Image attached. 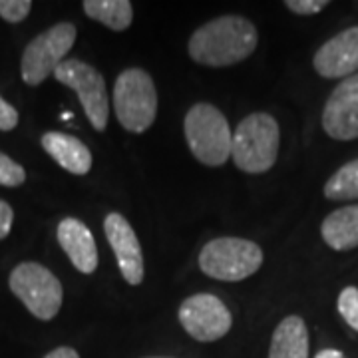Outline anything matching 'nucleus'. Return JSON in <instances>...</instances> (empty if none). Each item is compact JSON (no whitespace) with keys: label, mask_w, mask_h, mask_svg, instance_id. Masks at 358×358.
Wrapping results in <instances>:
<instances>
[{"label":"nucleus","mask_w":358,"mask_h":358,"mask_svg":"<svg viewBox=\"0 0 358 358\" xmlns=\"http://www.w3.org/2000/svg\"><path fill=\"white\" fill-rule=\"evenodd\" d=\"M257 44L255 24L243 16L227 14L199 26L189 38L187 50L197 64L225 68L247 60Z\"/></svg>","instance_id":"f257e3e1"},{"label":"nucleus","mask_w":358,"mask_h":358,"mask_svg":"<svg viewBox=\"0 0 358 358\" xmlns=\"http://www.w3.org/2000/svg\"><path fill=\"white\" fill-rule=\"evenodd\" d=\"M281 145V129L273 115L257 114L241 120L233 134L231 157L245 173H265L275 166Z\"/></svg>","instance_id":"f03ea898"},{"label":"nucleus","mask_w":358,"mask_h":358,"mask_svg":"<svg viewBox=\"0 0 358 358\" xmlns=\"http://www.w3.org/2000/svg\"><path fill=\"white\" fill-rule=\"evenodd\" d=\"M185 141L203 166L219 167L231 157V134L227 117L211 103H195L183 120Z\"/></svg>","instance_id":"7ed1b4c3"},{"label":"nucleus","mask_w":358,"mask_h":358,"mask_svg":"<svg viewBox=\"0 0 358 358\" xmlns=\"http://www.w3.org/2000/svg\"><path fill=\"white\" fill-rule=\"evenodd\" d=\"M114 112L122 128L131 134H143L152 128L157 114L154 78L141 68L124 70L114 84Z\"/></svg>","instance_id":"20e7f679"},{"label":"nucleus","mask_w":358,"mask_h":358,"mask_svg":"<svg viewBox=\"0 0 358 358\" xmlns=\"http://www.w3.org/2000/svg\"><path fill=\"white\" fill-rule=\"evenodd\" d=\"M263 265V251L253 241L241 237H219L199 253V268L217 281H243Z\"/></svg>","instance_id":"39448f33"},{"label":"nucleus","mask_w":358,"mask_h":358,"mask_svg":"<svg viewBox=\"0 0 358 358\" xmlns=\"http://www.w3.org/2000/svg\"><path fill=\"white\" fill-rule=\"evenodd\" d=\"M10 291H13L36 319L52 320L62 307L64 291L62 282L40 263L26 261L13 268L10 273Z\"/></svg>","instance_id":"423d86ee"},{"label":"nucleus","mask_w":358,"mask_h":358,"mask_svg":"<svg viewBox=\"0 0 358 358\" xmlns=\"http://www.w3.org/2000/svg\"><path fill=\"white\" fill-rule=\"evenodd\" d=\"M76 42V26L70 22L50 26L46 32L28 42L20 62V74L28 86H40L64 62Z\"/></svg>","instance_id":"0eeeda50"},{"label":"nucleus","mask_w":358,"mask_h":358,"mask_svg":"<svg viewBox=\"0 0 358 358\" xmlns=\"http://www.w3.org/2000/svg\"><path fill=\"white\" fill-rule=\"evenodd\" d=\"M54 78L76 92L92 128L103 131L108 126L110 103H108V90L102 74L94 66L86 64L78 58H68L56 68Z\"/></svg>","instance_id":"6e6552de"},{"label":"nucleus","mask_w":358,"mask_h":358,"mask_svg":"<svg viewBox=\"0 0 358 358\" xmlns=\"http://www.w3.org/2000/svg\"><path fill=\"white\" fill-rule=\"evenodd\" d=\"M178 317L183 331L199 343H215L233 327L229 308L215 294L199 293L185 299Z\"/></svg>","instance_id":"1a4fd4ad"},{"label":"nucleus","mask_w":358,"mask_h":358,"mask_svg":"<svg viewBox=\"0 0 358 358\" xmlns=\"http://www.w3.org/2000/svg\"><path fill=\"white\" fill-rule=\"evenodd\" d=\"M322 129L338 141L358 138V72L331 92L322 110Z\"/></svg>","instance_id":"9d476101"},{"label":"nucleus","mask_w":358,"mask_h":358,"mask_svg":"<svg viewBox=\"0 0 358 358\" xmlns=\"http://www.w3.org/2000/svg\"><path fill=\"white\" fill-rule=\"evenodd\" d=\"M103 233L114 249L117 267L128 285L136 287L143 281V253L134 227L122 213H108L103 219Z\"/></svg>","instance_id":"9b49d317"},{"label":"nucleus","mask_w":358,"mask_h":358,"mask_svg":"<svg viewBox=\"0 0 358 358\" xmlns=\"http://www.w3.org/2000/svg\"><path fill=\"white\" fill-rule=\"evenodd\" d=\"M313 66L327 80L350 78L358 72V26H350L320 46Z\"/></svg>","instance_id":"f8f14e48"},{"label":"nucleus","mask_w":358,"mask_h":358,"mask_svg":"<svg viewBox=\"0 0 358 358\" xmlns=\"http://www.w3.org/2000/svg\"><path fill=\"white\" fill-rule=\"evenodd\" d=\"M58 243L64 249L70 263L84 275H92L98 268V247L92 231L74 217H66L58 225Z\"/></svg>","instance_id":"ddd939ff"},{"label":"nucleus","mask_w":358,"mask_h":358,"mask_svg":"<svg viewBox=\"0 0 358 358\" xmlns=\"http://www.w3.org/2000/svg\"><path fill=\"white\" fill-rule=\"evenodd\" d=\"M42 148L52 159L66 171L74 176H86L92 169V154L88 145L70 134L62 131H46L42 136Z\"/></svg>","instance_id":"4468645a"},{"label":"nucleus","mask_w":358,"mask_h":358,"mask_svg":"<svg viewBox=\"0 0 358 358\" xmlns=\"http://www.w3.org/2000/svg\"><path fill=\"white\" fill-rule=\"evenodd\" d=\"M320 235L334 251H350L358 247V203L329 213L320 225Z\"/></svg>","instance_id":"2eb2a0df"},{"label":"nucleus","mask_w":358,"mask_h":358,"mask_svg":"<svg viewBox=\"0 0 358 358\" xmlns=\"http://www.w3.org/2000/svg\"><path fill=\"white\" fill-rule=\"evenodd\" d=\"M268 358H308V331L299 315H289L277 324Z\"/></svg>","instance_id":"dca6fc26"},{"label":"nucleus","mask_w":358,"mask_h":358,"mask_svg":"<svg viewBox=\"0 0 358 358\" xmlns=\"http://www.w3.org/2000/svg\"><path fill=\"white\" fill-rule=\"evenodd\" d=\"M82 8L88 18L98 20L114 32L128 30L134 20V6L129 0H84Z\"/></svg>","instance_id":"f3484780"},{"label":"nucleus","mask_w":358,"mask_h":358,"mask_svg":"<svg viewBox=\"0 0 358 358\" xmlns=\"http://www.w3.org/2000/svg\"><path fill=\"white\" fill-rule=\"evenodd\" d=\"M324 197L333 201L358 199V159H352L334 171L324 183Z\"/></svg>","instance_id":"a211bd4d"},{"label":"nucleus","mask_w":358,"mask_h":358,"mask_svg":"<svg viewBox=\"0 0 358 358\" xmlns=\"http://www.w3.org/2000/svg\"><path fill=\"white\" fill-rule=\"evenodd\" d=\"M338 313L345 322L358 333V289L357 287H345L338 294Z\"/></svg>","instance_id":"6ab92c4d"},{"label":"nucleus","mask_w":358,"mask_h":358,"mask_svg":"<svg viewBox=\"0 0 358 358\" xmlns=\"http://www.w3.org/2000/svg\"><path fill=\"white\" fill-rule=\"evenodd\" d=\"M24 167L0 152V185H4V187H18V185L24 183Z\"/></svg>","instance_id":"aec40b11"},{"label":"nucleus","mask_w":358,"mask_h":358,"mask_svg":"<svg viewBox=\"0 0 358 358\" xmlns=\"http://www.w3.org/2000/svg\"><path fill=\"white\" fill-rule=\"evenodd\" d=\"M30 8H32L30 0H0V16L10 24L22 22L30 14Z\"/></svg>","instance_id":"412c9836"},{"label":"nucleus","mask_w":358,"mask_h":358,"mask_svg":"<svg viewBox=\"0 0 358 358\" xmlns=\"http://www.w3.org/2000/svg\"><path fill=\"white\" fill-rule=\"evenodd\" d=\"M285 6L294 14L313 16V14H319L322 8H327L329 6V0H287Z\"/></svg>","instance_id":"4be33fe9"},{"label":"nucleus","mask_w":358,"mask_h":358,"mask_svg":"<svg viewBox=\"0 0 358 358\" xmlns=\"http://www.w3.org/2000/svg\"><path fill=\"white\" fill-rule=\"evenodd\" d=\"M18 126V112L0 96V131H13Z\"/></svg>","instance_id":"5701e85b"},{"label":"nucleus","mask_w":358,"mask_h":358,"mask_svg":"<svg viewBox=\"0 0 358 358\" xmlns=\"http://www.w3.org/2000/svg\"><path fill=\"white\" fill-rule=\"evenodd\" d=\"M13 223H14L13 207L6 203V201H2V199H0V241H2L4 237H8V233H10V229H13Z\"/></svg>","instance_id":"b1692460"},{"label":"nucleus","mask_w":358,"mask_h":358,"mask_svg":"<svg viewBox=\"0 0 358 358\" xmlns=\"http://www.w3.org/2000/svg\"><path fill=\"white\" fill-rule=\"evenodd\" d=\"M44 358H80V355L72 346H58V348H54Z\"/></svg>","instance_id":"393cba45"},{"label":"nucleus","mask_w":358,"mask_h":358,"mask_svg":"<svg viewBox=\"0 0 358 358\" xmlns=\"http://www.w3.org/2000/svg\"><path fill=\"white\" fill-rule=\"evenodd\" d=\"M315 358H346L341 350H336V348H322L320 352H317V357Z\"/></svg>","instance_id":"a878e982"},{"label":"nucleus","mask_w":358,"mask_h":358,"mask_svg":"<svg viewBox=\"0 0 358 358\" xmlns=\"http://www.w3.org/2000/svg\"><path fill=\"white\" fill-rule=\"evenodd\" d=\"M145 358H169V357H145Z\"/></svg>","instance_id":"bb28decb"}]
</instances>
